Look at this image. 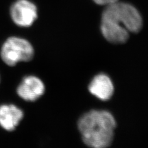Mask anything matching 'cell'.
<instances>
[{"label": "cell", "mask_w": 148, "mask_h": 148, "mask_svg": "<svg viewBox=\"0 0 148 148\" xmlns=\"http://www.w3.org/2000/svg\"><path fill=\"white\" fill-rule=\"evenodd\" d=\"M116 121L110 112L92 110L83 114L78 128L85 144L91 148H107L112 144Z\"/></svg>", "instance_id": "cell-1"}, {"label": "cell", "mask_w": 148, "mask_h": 148, "mask_svg": "<svg viewBox=\"0 0 148 148\" xmlns=\"http://www.w3.org/2000/svg\"><path fill=\"white\" fill-rule=\"evenodd\" d=\"M101 19L117 22L132 33H138L143 27L140 13L132 4L126 3L117 1L106 6Z\"/></svg>", "instance_id": "cell-2"}, {"label": "cell", "mask_w": 148, "mask_h": 148, "mask_svg": "<svg viewBox=\"0 0 148 148\" xmlns=\"http://www.w3.org/2000/svg\"><path fill=\"white\" fill-rule=\"evenodd\" d=\"M34 56V49L29 41L15 36L9 38L1 51L3 61L9 66H15L18 62L30 61Z\"/></svg>", "instance_id": "cell-3"}, {"label": "cell", "mask_w": 148, "mask_h": 148, "mask_svg": "<svg viewBox=\"0 0 148 148\" xmlns=\"http://www.w3.org/2000/svg\"><path fill=\"white\" fill-rule=\"evenodd\" d=\"M10 14L13 22L22 27L33 25L38 17L36 6L29 0H17L12 5Z\"/></svg>", "instance_id": "cell-4"}, {"label": "cell", "mask_w": 148, "mask_h": 148, "mask_svg": "<svg viewBox=\"0 0 148 148\" xmlns=\"http://www.w3.org/2000/svg\"><path fill=\"white\" fill-rule=\"evenodd\" d=\"M45 85L40 78L35 76L25 77L18 86L17 92L21 98L27 101H34L42 96Z\"/></svg>", "instance_id": "cell-5"}, {"label": "cell", "mask_w": 148, "mask_h": 148, "mask_svg": "<svg viewBox=\"0 0 148 148\" xmlns=\"http://www.w3.org/2000/svg\"><path fill=\"white\" fill-rule=\"evenodd\" d=\"M101 30L103 36L113 44H123L129 38V32L122 25L112 21L101 19Z\"/></svg>", "instance_id": "cell-6"}, {"label": "cell", "mask_w": 148, "mask_h": 148, "mask_svg": "<svg viewBox=\"0 0 148 148\" xmlns=\"http://www.w3.org/2000/svg\"><path fill=\"white\" fill-rule=\"evenodd\" d=\"M88 90L97 98L102 101H108L114 94V86L108 75L99 73L92 78L89 85Z\"/></svg>", "instance_id": "cell-7"}, {"label": "cell", "mask_w": 148, "mask_h": 148, "mask_svg": "<svg viewBox=\"0 0 148 148\" xmlns=\"http://www.w3.org/2000/svg\"><path fill=\"white\" fill-rule=\"evenodd\" d=\"M22 111L13 104L0 107V125L8 131H12L23 118Z\"/></svg>", "instance_id": "cell-8"}, {"label": "cell", "mask_w": 148, "mask_h": 148, "mask_svg": "<svg viewBox=\"0 0 148 148\" xmlns=\"http://www.w3.org/2000/svg\"><path fill=\"white\" fill-rule=\"evenodd\" d=\"M93 1L98 5L107 6L119 1V0H93Z\"/></svg>", "instance_id": "cell-9"}]
</instances>
